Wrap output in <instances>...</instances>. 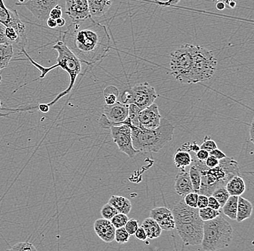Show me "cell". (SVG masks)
Returning <instances> with one entry per match:
<instances>
[{"instance_id": "6da1fadb", "label": "cell", "mask_w": 254, "mask_h": 251, "mask_svg": "<svg viewBox=\"0 0 254 251\" xmlns=\"http://www.w3.org/2000/svg\"><path fill=\"white\" fill-rule=\"evenodd\" d=\"M64 43L82 63L93 66L107 55L111 48V38L106 25L93 17L74 22L61 33Z\"/></svg>"}, {"instance_id": "7a4b0ae2", "label": "cell", "mask_w": 254, "mask_h": 251, "mask_svg": "<svg viewBox=\"0 0 254 251\" xmlns=\"http://www.w3.org/2000/svg\"><path fill=\"white\" fill-rule=\"evenodd\" d=\"M217 65V59L212 52L198 45L184 44L171 54V74L183 84L210 80Z\"/></svg>"}, {"instance_id": "3957f363", "label": "cell", "mask_w": 254, "mask_h": 251, "mask_svg": "<svg viewBox=\"0 0 254 251\" xmlns=\"http://www.w3.org/2000/svg\"><path fill=\"white\" fill-rule=\"evenodd\" d=\"M52 48L55 49L58 53V57L57 59V64L54 65L53 66L49 67V68H44L42 65H39V63H36V61L33 60L31 57L29 56L28 53H27L25 49H23L22 51V54L26 57L28 59V61L31 63L35 68H37L41 72V76H39V78L35 79L32 81L31 83L35 82V81L39 80V79H44L46 76L52 70L55 69V68H60L63 69L64 71H65L69 76V84L68 85L67 88L66 90L59 93L55 99L52 100L51 102L48 103V105L49 106L54 105L56 104L60 98L64 97V96H66L69 94L73 89L75 81L77 80V78L78 77L79 75L81 74L82 71V63L79 61L78 58L71 52L70 49L68 48L64 43L63 41H58L52 47Z\"/></svg>"}, {"instance_id": "277c9868", "label": "cell", "mask_w": 254, "mask_h": 251, "mask_svg": "<svg viewBox=\"0 0 254 251\" xmlns=\"http://www.w3.org/2000/svg\"><path fill=\"white\" fill-rule=\"evenodd\" d=\"M190 165H194L199 170L201 183L198 194L212 195L216 187L225 186L227 182L235 175H240V169L237 161L233 158L225 157L220 160L219 165L213 168L206 167L204 161L198 160L192 157Z\"/></svg>"}, {"instance_id": "5b68a950", "label": "cell", "mask_w": 254, "mask_h": 251, "mask_svg": "<svg viewBox=\"0 0 254 251\" xmlns=\"http://www.w3.org/2000/svg\"><path fill=\"white\" fill-rule=\"evenodd\" d=\"M128 125L131 128L133 147L139 153H157L174 138V125L163 117L155 129L134 126L131 122Z\"/></svg>"}, {"instance_id": "8992f818", "label": "cell", "mask_w": 254, "mask_h": 251, "mask_svg": "<svg viewBox=\"0 0 254 251\" xmlns=\"http://www.w3.org/2000/svg\"><path fill=\"white\" fill-rule=\"evenodd\" d=\"M175 229L186 246L201 245L203 238L204 222L198 215V208H191L184 203V199L172 209Z\"/></svg>"}, {"instance_id": "52a82bcc", "label": "cell", "mask_w": 254, "mask_h": 251, "mask_svg": "<svg viewBox=\"0 0 254 251\" xmlns=\"http://www.w3.org/2000/svg\"><path fill=\"white\" fill-rule=\"evenodd\" d=\"M233 235V227L221 216L205 221L203 225V238L201 243L202 249L214 251L225 249L232 242Z\"/></svg>"}, {"instance_id": "ba28073f", "label": "cell", "mask_w": 254, "mask_h": 251, "mask_svg": "<svg viewBox=\"0 0 254 251\" xmlns=\"http://www.w3.org/2000/svg\"><path fill=\"white\" fill-rule=\"evenodd\" d=\"M111 136L119 150L127 154L129 158H134L139 152L134 149L131 139V128L126 124L111 126Z\"/></svg>"}, {"instance_id": "9c48e42d", "label": "cell", "mask_w": 254, "mask_h": 251, "mask_svg": "<svg viewBox=\"0 0 254 251\" xmlns=\"http://www.w3.org/2000/svg\"><path fill=\"white\" fill-rule=\"evenodd\" d=\"M131 104H134L140 109L153 104L158 98L156 90L147 82L136 84L130 90Z\"/></svg>"}, {"instance_id": "30bf717a", "label": "cell", "mask_w": 254, "mask_h": 251, "mask_svg": "<svg viewBox=\"0 0 254 251\" xmlns=\"http://www.w3.org/2000/svg\"><path fill=\"white\" fill-rule=\"evenodd\" d=\"M60 0H28L23 2H17L16 5L24 6L26 7L32 15L40 21H47L49 17V12Z\"/></svg>"}, {"instance_id": "8fae6325", "label": "cell", "mask_w": 254, "mask_h": 251, "mask_svg": "<svg viewBox=\"0 0 254 251\" xmlns=\"http://www.w3.org/2000/svg\"><path fill=\"white\" fill-rule=\"evenodd\" d=\"M0 23L6 27H12L22 36H27L26 28L16 9L7 8L3 0H0Z\"/></svg>"}, {"instance_id": "7c38bea8", "label": "cell", "mask_w": 254, "mask_h": 251, "mask_svg": "<svg viewBox=\"0 0 254 251\" xmlns=\"http://www.w3.org/2000/svg\"><path fill=\"white\" fill-rule=\"evenodd\" d=\"M65 12L72 23L84 21L91 17L87 0H66Z\"/></svg>"}, {"instance_id": "4fadbf2b", "label": "cell", "mask_w": 254, "mask_h": 251, "mask_svg": "<svg viewBox=\"0 0 254 251\" xmlns=\"http://www.w3.org/2000/svg\"><path fill=\"white\" fill-rule=\"evenodd\" d=\"M162 116L159 112L158 104L153 103L142 109L138 114L139 125L147 129H155L160 125Z\"/></svg>"}, {"instance_id": "5bb4252c", "label": "cell", "mask_w": 254, "mask_h": 251, "mask_svg": "<svg viewBox=\"0 0 254 251\" xmlns=\"http://www.w3.org/2000/svg\"><path fill=\"white\" fill-rule=\"evenodd\" d=\"M103 114L110 122L111 128V126H115L117 124L123 122L128 117V104H124L117 101L111 105L106 104L103 107Z\"/></svg>"}, {"instance_id": "9a60e30c", "label": "cell", "mask_w": 254, "mask_h": 251, "mask_svg": "<svg viewBox=\"0 0 254 251\" xmlns=\"http://www.w3.org/2000/svg\"><path fill=\"white\" fill-rule=\"evenodd\" d=\"M150 217L156 221L162 230L170 231L175 229L174 217L172 211L167 207H157L150 211Z\"/></svg>"}, {"instance_id": "2e32d148", "label": "cell", "mask_w": 254, "mask_h": 251, "mask_svg": "<svg viewBox=\"0 0 254 251\" xmlns=\"http://www.w3.org/2000/svg\"><path fill=\"white\" fill-rule=\"evenodd\" d=\"M94 230L96 235L105 243H111L115 238L116 228L110 220L98 219L94 223Z\"/></svg>"}, {"instance_id": "e0dca14e", "label": "cell", "mask_w": 254, "mask_h": 251, "mask_svg": "<svg viewBox=\"0 0 254 251\" xmlns=\"http://www.w3.org/2000/svg\"><path fill=\"white\" fill-rule=\"evenodd\" d=\"M174 189L178 195L183 197L190 192H194L190 174L185 170V169H180L179 172L176 174L175 178Z\"/></svg>"}, {"instance_id": "ac0fdd59", "label": "cell", "mask_w": 254, "mask_h": 251, "mask_svg": "<svg viewBox=\"0 0 254 251\" xmlns=\"http://www.w3.org/2000/svg\"><path fill=\"white\" fill-rule=\"evenodd\" d=\"M90 14L93 18L106 15L113 4V0H87Z\"/></svg>"}, {"instance_id": "d6986e66", "label": "cell", "mask_w": 254, "mask_h": 251, "mask_svg": "<svg viewBox=\"0 0 254 251\" xmlns=\"http://www.w3.org/2000/svg\"><path fill=\"white\" fill-rule=\"evenodd\" d=\"M253 213V205L246 198L238 196L237 216L236 220L238 223L244 222L246 219L250 218Z\"/></svg>"}, {"instance_id": "ffe728a7", "label": "cell", "mask_w": 254, "mask_h": 251, "mask_svg": "<svg viewBox=\"0 0 254 251\" xmlns=\"http://www.w3.org/2000/svg\"><path fill=\"white\" fill-rule=\"evenodd\" d=\"M230 195L240 196L246 191V183L243 177L240 175L233 176L225 185Z\"/></svg>"}, {"instance_id": "44dd1931", "label": "cell", "mask_w": 254, "mask_h": 251, "mask_svg": "<svg viewBox=\"0 0 254 251\" xmlns=\"http://www.w3.org/2000/svg\"><path fill=\"white\" fill-rule=\"evenodd\" d=\"M109 203L112 205L119 213L128 215L132 208L131 201L128 198L119 195H112Z\"/></svg>"}, {"instance_id": "7402d4cb", "label": "cell", "mask_w": 254, "mask_h": 251, "mask_svg": "<svg viewBox=\"0 0 254 251\" xmlns=\"http://www.w3.org/2000/svg\"><path fill=\"white\" fill-rule=\"evenodd\" d=\"M141 226L143 227L144 231H145L147 239H156L161 235L162 229L159 226L156 221L154 220L150 217L144 219Z\"/></svg>"}, {"instance_id": "603a6c76", "label": "cell", "mask_w": 254, "mask_h": 251, "mask_svg": "<svg viewBox=\"0 0 254 251\" xmlns=\"http://www.w3.org/2000/svg\"><path fill=\"white\" fill-rule=\"evenodd\" d=\"M14 56L15 52L12 44H0V71L7 68Z\"/></svg>"}, {"instance_id": "cb8c5ba5", "label": "cell", "mask_w": 254, "mask_h": 251, "mask_svg": "<svg viewBox=\"0 0 254 251\" xmlns=\"http://www.w3.org/2000/svg\"><path fill=\"white\" fill-rule=\"evenodd\" d=\"M174 165L179 169H185L186 167L190 165L192 161L191 154L187 151L178 149L174 156Z\"/></svg>"}, {"instance_id": "d4e9b609", "label": "cell", "mask_w": 254, "mask_h": 251, "mask_svg": "<svg viewBox=\"0 0 254 251\" xmlns=\"http://www.w3.org/2000/svg\"><path fill=\"white\" fill-rule=\"evenodd\" d=\"M238 196L230 195L229 198L222 207V211L224 214L232 220H236L237 216Z\"/></svg>"}, {"instance_id": "484cf974", "label": "cell", "mask_w": 254, "mask_h": 251, "mask_svg": "<svg viewBox=\"0 0 254 251\" xmlns=\"http://www.w3.org/2000/svg\"><path fill=\"white\" fill-rule=\"evenodd\" d=\"M105 102L108 105L114 104L118 101L119 91L117 87L114 85H109L103 90Z\"/></svg>"}, {"instance_id": "4316f807", "label": "cell", "mask_w": 254, "mask_h": 251, "mask_svg": "<svg viewBox=\"0 0 254 251\" xmlns=\"http://www.w3.org/2000/svg\"><path fill=\"white\" fill-rule=\"evenodd\" d=\"M190 181H191L192 186H193V191L198 193L201 187V176L199 170L194 166L191 165L190 166Z\"/></svg>"}, {"instance_id": "83f0119b", "label": "cell", "mask_w": 254, "mask_h": 251, "mask_svg": "<svg viewBox=\"0 0 254 251\" xmlns=\"http://www.w3.org/2000/svg\"><path fill=\"white\" fill-rule=\"evenodd\" d=\"M211 195H212L220 203L221 208L230 196L225 186L216 187Z\"/></svg>"}, {"instance_id": "f1b7e54d", "label": "cell", "mask_w": 254, "mask_h": 251, "mask_svg": "<svg viewBox=\"0 0 254 251\" xmlns=\"http://www.w3.org/2000/svg\"><path fill=\"white\" fill-rule=\"evenodd\" d=\"M198 215L203 222H205V221L216 218L217 216L220 215V211L214 210V209L209 208V206H206L202 209H198Z\"/></svg>"}, {"instance_id": "f546056e", "label": "cell", "mask_w": 254, "mask_h": 251, "mask_svg": "<svg viewBox=\"0 0 254 251\" xmlns=\"http://www.w3.org/2000/svg\"><path fill=\"white\" fill-rule=\"evenodd\" d=\"M130 236L131 235L127 233L125 227H120V228L116 229L114 241H117L119 244H125L128 242Z\"/></svg>"}, {"instance_id": "4dcf8cb0", "label": "cell", "mask_w": 254, "mask_h": 251, "mask_svg": "<svg viewBox=\"0 0 254 251\" xmlns=\"http://www.w3.org/2000/svg\"><path fill=\"white\" fill-rule=\"evenodd\" d=\"M118 213V211L109 203L105 204L101 210V214L103 218L108 219V220H111Z\"/></svg>"}, {"instance_id": "1f68e13d", "label": "cell", "mask_w": 254, "mask_h": 251, "mask_svg": "<svg viewBox=\"0 0 254 251\" xmlns=\"http://www.w3.org/2000/svg\"><path fill=\"white\" fill-rule=\"evenodd\" d=\"M128 220V215L122 213H118L111 219V223L113 224L116 229L120 228L125 226L127 221Z\"/></svg>"}, {"instance_id": "d6a6232c", "label": "cell", "mask_w": 254, "mask_h": 251, "mask_svg": "<svg viewBox=\"0 0 254 251\" xmlns=\"http://www.w3.org/2000/svg\"><path fill=\"white\" fill-rule=\"evenodd\" d=\"M10 251H36V248L35 247L33 243L28 242H20L14 245L13 247L9 249Z\"/></svg>"}, {"instance_id": "836d02e7", "label": "cell", "mask_w": 254, "mask_h": 251, "mask_svg": "<svg viewBox=\"0 0 254 251\" xmlns=\"http://www.w3.org/2000/svg\"><path fill=\"white\" fill-rule=\"evenodd\" d=\"M217 148V146L215 141L209 136H204L202 144L200 146V149H203V150H205L208 152H210L211 151L214 150Z\"/></svg>"}, {"instance_id": "e575fe53", "label": "cell", "mask_w": 254, "mask_h": 251, "mask_svg": "<svg viewBox=\"0 0 254 251\" xmlns=\"http://www.w3.org/2000/svg\"><path fill=\"white\" fill-rule=\"evenodd\" d=\"M198 193L190 192L184 196V201L186 205L191 208H197Z\"/></svg>"}, {"instance_id": "d590c367", "label": "cell", "mask_w": 254, "mask_h": 251, "mask_svg": "<svg viewBox=\"0 0 254 251\" xmlns=\"http://www.w3.org/2000/svg\"><path fill=\"white\" fill-rule=\"evenodd\" d=\"M138 227H139V222L135 219H128L125 226V230L130 235H134Z\"/></svg>"}, {"instance_id": "8d00e7d4", "label": "cell", "mask_w": 254, "mask_h": 251, "mask_svg": "<svg viewBox=\"0 0 254 251\" xmlns=\"http://www.w3.org/2000/svg\"><path fill=\"white\" fill-rule=\"evenodd\" d=\"M61 17H63V10H62L61 6L57 4L49 12V17L57 20V19L60 18Z\"/></svg>"}, {"instance_id": "74e56055", "label": "cell", "mask_w": 254, "mask_h": 251, "mask_svg": "<svg viewBox=\"0 0 254 251\" xmlns=\"http://www.w3.org/2000/svg\"><path fill=\"white\" fill-rule=\"evenodd\" d=\"M211 209H213L214 210L220 211L221 209L220 203L217 201L216 198H214L212 195H209L208 196V206Z\"/></svg>"}, {"instance_id": "f35d334b", "label": "cell", "mask_w": 254, "mask_h": 251, "mask_svg": "<svg viewBox=\"0 0 254 251\" xmlns=\"http://www.w3.org/2000/svg\"><path fill=\"white\" fill-rule=\"evenodd\" d=\"M208 206V196L204 194H198L197 200L198 209H202Z\"/></svg>"}, {"instance_id": "ab89813d", "label": "cell", "mask_w": 254, "mask_h": 251, "mask_svg": "<svg viewBox=\"0 0 254 251\" xmlns=\"http://www.w3.org/2000/svg\"><path fill=\"white\" fill-rule=\"evenodd\" d=\"M134 236L136 237V239L141 241H146L147 239V235L142 226L138 227L137 230L135 232Z\"/></svg>"}, {"instance_id": "60d3db41", "label": "cell", "mask_w": 254, "mask_h": 251, "mask_svg": "<svg viewBox=\"0 0 254 251\" xmlns=\"http://www.w3.org/2000/svg\"><path fill=\"white\" fill-rule=\"evenodd\" d=\"M219 162H220V160L214 158V157L211 155H209V157L204 161L206 167L208 168H213L214 167L217 166L219 165Z\"/></svg>"}, {"instance_id": "b9f144b4", "label": "cell", "mask_w": 254, "mask_h": 251, "mask_svg": "<svg viewBox=\"0 0 254 251\" xmlns=\"http://www.w3.org/2000/svg\"><path fill=\"white\" fill-rule=\"evenodd\" d=\"M209 155V152L203 149H199L196 153H193V156L200 161H205Z\"/></svg>"}, {"instance_id": "7bdbcfd3", "label": "cell", "mask_w": 254, "mask_h": 251, "mask_svg": "<svg viewBox=\"0 0 254 251\" xmlns=\"http://www.w3.org/2000/svg\"><path fill=\"white\" fill-rule=\"evenodd\" d=\"M209 155L212 156L214 158L217 159L218 160H222V159L225 158L227 157L225 153L222 152L221 150L217 148V149H214V150L211 151L209 152Z\"/></svg>"}, {"instance_id": "ee69618b", "label": "cell", "mask_w": 254, "mask_h": 251, "mask_svg": "<svg viewBox=\"0 0 254 251\" xmlns=\"http://www.w3.org/2000/svg\"><path fill=\"white\" fill-rule=\"evenodd\" d=\"M6 26L0 23V44H7L8 41L5 36Z\"/></svg>"}, {"instance_id": "f6af8a7d", "label": "cell", "mask_w": 254, "mask_h": 251, "mask_svg": "<svg viewBox=\"0 0 254 251\" xmlns=\"http://www.w3.org/2000/svg\"><path fill=\"white\" fill-rule=\"evenodd\" d=\"M181 0H168V1H163V2H162V1H157V3L160 4V5L171 6L176 5V4H177Z\"/></svg>"}, {"instance_id": "bcb514c9", "label": "cell", "mask_w": 254, "mask_h": 251, "mask_svg": "<svg viewBox=\"0 0 254 251\" xmlns=\"http://www.w3.org/2000/svg\"><path fill=\"white\" fill-rule=\"evenodd\" d=\"M225 3L226 7H230V8L234 9L237 5V0H221Z\"/></svg>"}, {"instance_id": "7dc6e473", "label": "cell", "mask_w": 254, "mask_h": 251, "mask_svg": "<svg viewBox=\"0 0 254 251\" xmlns=\"http://www.w3.org/2000/svg\"><path fill=\"white\" fill-rule=\"evenodd\" d=\"M190 152L192 153H196L200 149V146H198L196 141H193L192 143H190Z\"/></svg>"}, {"instance_id": "c3c4849f", "label": "cell", "mask_w": 254, "mask_h": 251, "mask_svg": "<svg viewBox=\"0 0 254 251\" xmlns=\"http://www.w3.org/2000/svg\"><path fill=\"white\" fill-rule=\"evenodd\" d=\"M38 109H39L40 112H43V113H47L50 109V106L47 104H40L38 106Z\"/></svg>"}, {"instance_id": "681fc988", "label": "cell", "mask_w": 254, "mask_h": 251, "mask_svg": "<svg viewBox=\"0 0 254 251\" xmlns=\"http://www.w3.org/2000/svg\"><path fill=\"white\" fill-rule=\"evenodd\" d=\"M47 24L48 27L50 28H55L57 27V21L55 19L51 18V17H49V18L47 20Z\"/></svg>"}, {"instance_id": "f907efd6", "label": "cell", "mask_w": 254, "mask_h": 251, "mask_svg": "<svg viewBox=\"0 0 254 251\" xmlns=\"http://www.w3.org/2000/svg\"><path fill=\"white\" fill-rule=\"evenodd\" d=\"M216 2H217V4H216V8L218 9V10L222 11L226 8V6H225V3L221 1V0L216 1Z\"/></svg>"}, {"instance_id": "816d5d0a", "label": "cell", "mask_w": 254, "mask_h": 251, "mask_svg": "<svg viewBox=\"0 0 254 251\" xmlns=\"http://www.w3.org/2000/svg\"><path fill=\"white\" fill-rule=\"evenodd\" d=\"M56 21H57V26L59 27H63L64 26L65 24H66V20H65V19L63 18V17L57 19Z\"/></svg>"}, {"instance_id": "f5cc1de1", "label": "cell", "mask_w": 254, "mask_h": 251, "mask_svg": "<svg viewBox=\"0 0 254 251\" xmlns=\"http://www.w3.org/2000/svg\"><path fill=\"white\" fill-rule=\"evenodd\" d=\"M253 131H254V124L253 122H252V128H251V138H252V141L253 142L254 139V134H253Z\"/></svg>"}, {"instance_id": "db71d44e", "label": "cell", "mask_w": 254, "mask_h": 251, "mask_svg": "<svg viewBox=\"0 0 254 251\" xmlns=\"http://www.w3.org/2000/svg\"><path fill=\"white\" fill-rule=\"evenodd\" d=\"M1 100H0V109H1Z\"/></svg>"}, {"instance_id": "11a10c76", "label": "cell", "mask_w": 254, "mask_h": 251, "mask_svg": "<svg viewBox=\"0 0 254 251\" xmlns=\"http://www.w3.org/2000/svg\"><path fill=\"white\" fill-rule=\"evenodd\" d=\"M20 1V2H23L24 0H19Z\"/></svg>"}, {"instance_id": "9f6ffc18", "label": "cell", "mask_w": 254, "mask_h": 251, "mask_svg": "<svg viewBox=\"0 0 254 251\" xmlns=\"http://www.w3.org/2000/svg\"><path fill=\"white\" fill-rule=\"evenodd\" d=\"M213 1H220V0H213Z\"/></svg>"}]
</instances>
